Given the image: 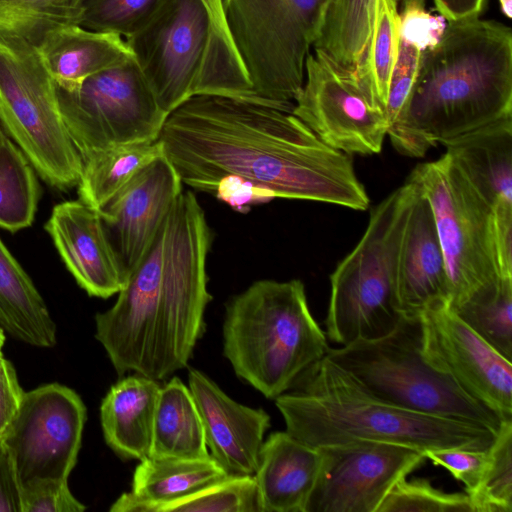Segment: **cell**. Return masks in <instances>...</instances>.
Instances as JSON below:
<instances>
[{"instance_id":"16","label":"cell","mask_w":512,"mask_h":512,"mask_svg":"<svg viewBox=\"0 0 512 512\" xmlns=\"http://www.w3.org/2000/svg\"><path fill=\"white\" fill-rule=\"evenodd\" d=\"M422 350L438 370L448 374L468 395L512 420V363L438 302L421 314Z\"/></svg>"},{"instance_id":"19","label":"cell","mask_w":512,"mask_h":512,"mask_svg":"<svg viewBox=\"0 0 512 512\" xmlns=\"http://www.w3.org/2000/svg\"><path fill=\"white\" fill-rule=\"evenodd\" d=\"M61 258L90 295L109 298L126 280L98 210L81 200L56 205L46 224Z\"/></svg>"},{"instance_id":"22","label":"cell","mask_w":512,"mask_h":512,"mask_svg":"<svg viewBox=\"0 0 512 512\" xmlns=\"http://www.w3.org/2000/svg\"><path fill=\"white\" fill-rule=\"evenodd\" d=\"M321 462V452L277 431L263 442L254 474L264 512H305Z\"/></svg>"},{"instance_id":"36","label":"cell","mask_w":512,"mask_h":512,"mask_svg":"<svg viewBox=\"0 0 512 512\" xmlns=\"http://www.w3.org/2000/svg\"><path fill=\"white\" fill-rule=\"evenodd\" d=\"M165 0H80L79 26L128 38L153 17Z\"/></svg>"},{"instance_id":"44","label":"cell","mask_w":512,"mask_h":512,"mask_svg":"<svg viewBox=\"0 0 512 512\" xmlns=\"http://www.w3.org/2000/svg\"><path fill=\"white\" fill-rule=\"evenodd\" d=\"M437 11L448 22L479 17L487 0H433Z\"/></svg>"},{"instance_id":"38","label":"cell","mask_w":512,"mask_h":512,"mask_svg":"<svg viewBox=\"0 0 512 512\" xmlns=\"http://www.w3.org/2000/svg\"><path fill=\"white\" fill-rule=\"evenodd\" d=\"M422 52L399 36L397 57L391 72L386 102L389 128L402 113L413 89Z\"/></svg>"},{"instance_id":"15","label":"cell","mask_w":512,"mask_h":512,"mask_svg":"<svg viewBox=\"0 0 512 512\" xmlns=\"http://www.w3.org/2000/svg\"><path fill=\"white\" fill-rule=\"evenodd\" d=\"M319 449L320 467L305 512H378L392 488L426 459L420 450L379 441Z\"/></svg>"},{"instance_id":"18","label":"cell","mask_w":512,"mask_h":512,"mask_svg":"<svg viewBox=\"0 0 512 512\" xmlns=\"http://www.w3.org/2000/svg\"><path fill=\"white\" fill-rule=\"evenodd\" d=\"M188 387L198 407L210 456L229 475H254L270 416L230 398L203 372L190 369Z\"/></svg>"},{"instance_id":"33","label":"cell","mask_w":512,"mask_h":512,"mask_svg":"<svg viewBox=\"0 0 512 512\" xmlns=\"http://www.w3.org/2000/svg\"><path fill=\"white\" fill-rule=\"evenodd\" d=\"M80 0H0V35L38 47L53 31L79 25Z\"/></svg>"},{"instance_id":"40","label":"cell","mask_w":512,"mask_h":512,"mask_svg":"<svg viewBox=\"0 0 512 512\" xmlns=\"http://www.w3.org/2000/svg\"><path fill=\"white\" fill-rule=\"evenodd\" d=\"M22 512H82L86 507L70 492L67 479L37 480L21 486Z\"/></svg>"},{"instance_id":"25","label":"cell","mask_w":512,"mask_h":512,"mask_svg":"<svg viewBox=\"0 0 512 512\" xmlns=\"http://www.w3.org/2000/svg\"><path fill=\"white\" fill-rule=\"evenodd\" d=\"M37 49L56 87L65 91L132 54L122 37L79 25L51 32Z\"/></svg>"},{"instance_id":"3","label":"cell","mask_w":512,"mask_h":512,"mask_svg":"<svg viewBox=\"0 0 512 512\" xmlns=\"http://www.w3.org/2000/svg\"><path fill=\"white\" fill-rule=\"evenodd\" d=\"M512 116V31L479 17L448 22L421 54L409 99L387 135L396 151L430 148Z\"/></svg>"},{"instance_id":"14","label":"cell","mask_w":512,"mask_h":512,"mask_svg":"<svg viewBox=\"0 0 512 512\" xmlns=\"http://www.w3.org/2000/svg\"><path fill=\"white\" fill-rule=\"evenodd\" d=\"M86 421V407L72 389L48 384L24 392L0 438L13 459L21 486L67 479L74 468Z\"/></svg>"},{"instance_id":"39","label":"cell","mask_w":512,"mask_h":512,"mask_svg":"<svg viewBox=\"0 0 512 512\" xmlns=\"http://www.w3.org/2000/svg\"><path fill=\"white\" fill-rule=\"evenodd\" d=\"M425 0H403L400 13L399 36L421 52L438 44L446 27L442 16L426 11Z\"/></svg>"},{"instance_id":"7","label":"cell","mask_w":512,"mask_h":512,"mask_svg":"<svg viewBox=\"0 0 512 512\" xmlns=\"http://www.w3.org/2000/svg\"><path fill=\"white\" fill-rule=\"evenodd\" d=\"M417 186L407 178L371 210L354 249L330 275L326 336L346 346L390 333L402 318L396 276L400 245Z\"/></svg>"},{"instance_id":"1","label":"cell","mask_w":512,"mask_h":512,"mask_svg":"<svg viewBox=\"0 0 512 512\" xmlns=\"http://www.w3.org/2000/svg\"><path fill=\"white\" fill-rule=\"evenodd\" d=\"M286 106L261 98L193 96L159 135L183 184L215 193L244 183L264 199L310 200L364 211L370 199L350 155L333 149Z\"/></svg>"},{"instance_id":"2","label":"cell","mask_w":512,"mask_h":512,"mask_svg":"<svg viewBox=\"0 0 512 512\" xmlns=\"http://www.w3.org/2000/svg\"><path fill=\"white\" fill-rule=\"evenodd\" d=\"M212 232L192 191L182 192L115 304L96 315V339L121 376L156 381L183 369L205 331Z\"/></svg>"},{"instance_id":"28","label":"cell","mask_w":512,"mask_h":512,"mask_svg":"<svg viewBox=\"0 0 512 512\" xmlns=\"http://www.w3.org/2000/svg\"><path fill=\"white\" fill-rule=\"evenodd\" d=\"M159 138L113 146L82 159L79 200L99 210L141 169L163 154Z\"/></svg>"},{"instance_id":"11","label":"cell","mask_w":512,"mask_h":512,"mask_svg":"<svg viewBox=\"0 0 512 512\" xmlns=\"http://www.w3.org/2000/svg\"><path fill=\"white\" fill-rule=\"evenodd\" d=\"M408 179L416 184L432 210L446 266L448 306L454 309L500 277L493 211L446 153L417 165Z\"/></svg>"},{"instance_id":"41","label":"cell","mask_w":512,"mask_h":512,"mask_svg":"<svg viewBox=\"0 0 512 512\" xmlns=\"http://www.w3.org/2000/svg\"><path fill=\"white\" fill-rule=\"evenodd\" d=\"M488 450L441 448L423 453L434 465L446 468L455 479L465 485V493L470 494L479 485L488 465Z\"/></svg>"},{"instance_id":"30","label":"cell","mask_w":512,"mask_h":512,"mask_svg":"<svg viewBox=\"0 0 512 512\" xmlns=\"http://www.w3.org/2000/svg\"><path fill=\"white\" fill-rule=\"evenodd\" d=\"M39 196L32 164L7 137L0 151V227L10 232L29 227Z\"/></svg>"},{"instance_id":"10","label":"cell","mask_w":512,"mask_h":512,"mask_svg":"<svg viewBox=\"0 0 512 512\" xmlns=\"http://www.w3.org/2000/svg\"><path fill=\"white\" fill-rule=\"evenodd\" d=\"M0 122L50 185L78 184L82 158L62 117L57 87L37 47L0 35Z\"/></svg>"},{"instance_id":"32","label":"cell","mask_w":512,"mask_h":512,"mask_svg":"<svg viewBox=\"0 0 512 512\" xmlns=\"http://www.w3.org/2000/svg\"><path fill=\"white\" fill-rule=\"evenodd\" d=\"M399 26L398 2L376 0L371 36L364 54L354 67L357 77L384 109L398 52Z\"/></svg>"},{"instance_id":"37","label":"cell","mask_w":512,"mask_h":512,"mask_svg":"<svg viewBox=\"0 0 512 512\" xmlns=\"http://www.w3.org/2000/svg\"><path fill=\"white\" fill-rule=\"evenodd\" d=\"M378 512H474V509L465 492L447 493L426 479L405 478L392 488Z\"/></svg>"},{"instance_id":"35","label":"cell","mask_w":512,"mask_h":512,"mask_svg":"<svg viewBox=\"0 0 512 512\" xmlns=\"http://www.w3.org/2000/svg\"><path fill=\"white\" fill-rule=\"evenodd\" d=\"M488 452L482 479L467 495L474 512H512V420L502 423Z\"/></svg>"},{"instance_id":"8","label":"cell","mask_w":512,"mask_h":512,"mask_svg":"<svg viewBox=\"0 0 512 512\" xmlns=\"http://www.w3.org/2000/svg\"><path fill=\"white\" fill-rule=\"evenodd\" d=\"M326 357L369 393L392 405L468 422L495 433L507 421L429 363L422 350L420 316H402L383 337L329 347Z\"/></svg>"},{"instance_id":"17","label":"cell","mask_w":512,"mask_h":512,"mask_svg":"<svg viewBox=\"0 0 512 512\" xmlns=\"http://www.w3.org/2000/svg\"><path fill=\"white\" fill-rule=\"evenodd\" d=\"M182 185L176 169L163 153L98 210L125 280L150 247L183 192Z\"/></svg>"},{"instance_id":"43","label":"cell","mask_w":512,"mask_h":512,"mask_svg":"<svg viewBox=\"0 0 512 512\" xmlns=\"http://www.w3.org/2000/svg\"><path fill=\"white\" fill-rule=\"evenodd\" d=\"M0 512H22L21 484L11 454L1 439Z\"/></svg>"},{"instance_id":"31","label":"cell","mask_w":512,"mask_h":512,"mask_svg":"<svg viewBox=\"0 0 512 512\" xmlns=\"http://www.w3.org/2000/svg\"><path fill=\"white\" fill-rule=\"evenodd\" d=\"M451 310L512 361V278H496Z\"/></svg>"},{"instance_id":"6","label":"cell","mask_w":512,"mask_h":512,"mask_svg":"<svg viewBox=\"0 0 512 512\" xmlns=\"http://www.w3.org/2000/svg\"><path fill=\"white\" fill-rule=\"evenodd\" d=\"M223 353L266 398L291 390L329 349L302 281L259 280L226 305Z\"/></svg>"},{"instance_id":"42","label":"cell","mask_w":512,"mask_h":512,"mask_svg":"<svg viewBox=\"0 0 512 512\" xmlns=\"http://www.w3.org/2000/svg\"><path fill=\"white\" fill-rule=\"evenodd\" d=\"M4 333L0 326V438L19 408L23 397L14 367L2 353Z\"/></svg>"},{"instance_id":"5","label":"cell","mask_w":512,"mask_h":512,"mask_svg":"<svg viewBox=\"0 0 512 512\" xmlns=\"http://www.w3.org/2000/svg\"><path fill=\"white\" fill-rule=\"evenodd\" d=\"M125 42L167 115L197 95L258 98L213 0H165Z\"/></svg>"},{"instance_id":"34","label":"cell","mask_w":512,"mask_h":512,"mask_svg":"<svg viewBox=\"0 0 512 512\" xmlns=\"http://www.w3.org/2000/svg\"><path fill=\"white\" fill-rule=\"evenodd\" d=\"M264 512L254 475H228L154 512Z\"/></svg>"},{"instance_id":"21","label":"cell","mask_w":512,"mask_h":512,"mask_svg":"<svg viewBox=\"0 0 512 512\" xmlns=\"http://www.w3.org/2000/svg\"><path fill=\"white\" fill-rule=\"evenodd\" d=\"M497 217L512 216V116L443 144Z\"/></svg>"},{"instance_id":"26","label":"cell","mask_w":512,"mask_h":512,"mask_svg":"<svg viewBox=\"0 0 512 512\" xmlns=\"http://www.w3.org/2000/svg\"><path fill=\"white\" fill-rule=\"evenodd\" d=\"M0 326L37 347L56 343V326L28 274L0 239Z\"/></svg>"},{"instance_id":"4","label":"cell","mask_w":512,"mask_h":512,"mask_svg":"<svg viewBox=\"0 0 512 512\" xmlns=\"http://www.w3.org/2000/svg\"><path fill=\"white\" fill-rule=\"evenodd\" d=\"M291 390L274 399L286 431L317 448L379 441L422 452L441 448L485 451L498 433L468 422L387 403L369 393L326 356Z\"/></svg>"},{"instance_id":"13","label":"cell","mask_w":512,"mask_h":512,"mask_svg":"<svg viewBox=\"0 0 512 512\" xmlns=\"http://www.w3.org/2000/svg\"><path fill=\"white\" fill-rule=\"evenodd\" d=\"M292 113L326 145L350 156L379 153L389 129L385 109L354 68L318 48L306 58Z\"/></svg>"},{"instance_id":"9","label":"cell","mask_w":512,"mask_h":512,"mask_svg":"<svg viewBox=\"0 0 512 512\" xmlns=\"http://www.w3.org/2000/svg\"><path fill=\"white\" fill-rule=\"evenodd\" d=\"M326 0H213L256 97L294 106Z\"/></svg>"},{"instance_id":"27","label":"cell","mask_w":512,"mask_h":512,"mask_svg":"<svg viewBox=\"0 0 512 512\" xmlns=\"http://www.w3.org/2000/svg\"><path fill=\"white\" fill-rule=\"evenodd\" d=\"M203 422L194 397L182 380L160 387L150 457H208Z\"/></svg>"},{"instance_id":"12","label":"cell","mask_w":512,"mask_h":512,"mask_svg":"<svg viewBox=\"0 0 512 512\" xmlns=\"http://www.w3.org/2000/svg\"><path fill=\"white\" fill-rule=\"evenodd\" d=\"M57 95L82 159L113 146L157 140L168 116L132 54L72 90L57 88Z\"/></svg>"},{"instance_id":"23","label":"cell","mask_w":512,"mask_h":512,"mask_svg":"<svg viewBox=\"0 0 512 512\" xmlns=\"http://www.w3.org/2000/svg\"><path fill=\"white\" fill-rule=\"evenodd\" d=\"M159 390L158 381L136 373L121 379L104 397L103 435L120 458L142 461L151 456Z\"/></svg>"},{"instance_id":"46","label":"cell","mask_w":512,"mask_h":512,"mask_svg":"<svg viewBox=\"0 0 512 512\" xmlns=\"http://www.w3.org/2000/svg\"><path fill=\"white\" fill-rule=\"evenodd\" d=\"M6 138H7L6 132H5L3 126H2V124L0 122V151L2 149V146H3Z\"/></svg>"},{"instance_id":"29","label":"cell","mask_w":512,"mask_h":512,"mask_svg":"<svg viewBox=\"0 0 512 512\" xmlns=\"http://www.w3.org/2000/svg\"><path fill=\"white\" fill-rule=\"evenodd\" d=\"M375 1L326 0L313 47L353 69L371 36Z\"/></svg>"},{"instance_id":"20","label":"cell","mask_w":512,"mask_h":512,"mask_svg":"<svg viewBox=\"0 0 512 512\" xmlns=\"http://www.w3.org/2000/svg\"><path fill=\"white\" fill-rule=\"evenodd\" d=\"M396 291L403 316H420L427 307L449 300L446 266L432 210L419 189L400 245Z\"/></svg>"},{"instance_id":"24","label":"cell","mask_w":512,"mask_h":512,"mask_svg":"<svg viewBox=\"0 0 512 512\" xmlns=\"http://www.w3.org/2000/svg\"><path fill=\"white\" fill-rule=\"evenodd\" d=\"M229 474L211 457H148L136 467L132 489L111 506L112 512H154Z\"/></svg>"},{"instance_id":"45","label":"cell","mask_w":512,"mask_h":512,"mask_svg":"<svg viewBox=\"0 0 512 512\" xmlns=\"http://www.w3.org/2000/svg\"><path fill=\"white\" fill-rule=\"evenodd\" d=\"M511 2L512 0H499L501 11L507 18L512 16Z\"/></svg>"}]
</instances>
